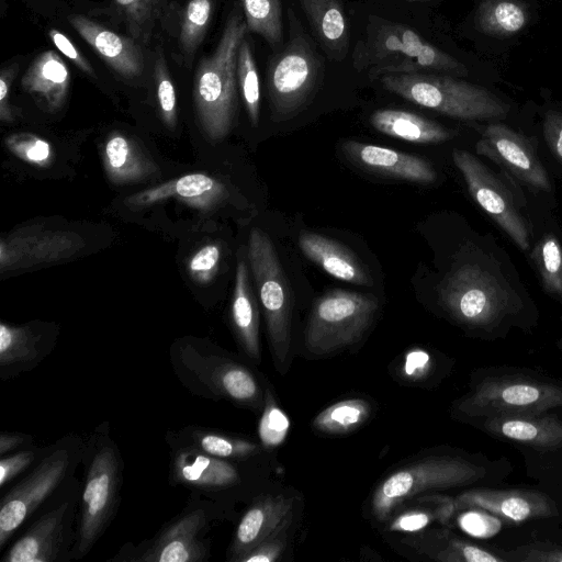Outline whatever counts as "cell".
Here are the masks:
<instances>
[{"label":"cell","instance_id":"d6a6232c","mask_svg":"<svg viewBox=\"0 0 562 562\" xmlns=\"http://www.w3.org/2000/svg\"><path fill=\"white\" fill-rule=\"evenodd\" d=\"M412 546L429 558L443 562H506L502 554L458 538L449 531H430L414 539Z\"/></svg>","mask_w":562,"mask_h":562},{"label":"cell","instance_id":"ffe728a7","mask_svg":"<svg viewBox=\"0 0 562 562\" xmlns=\"http://www.w3.org/2000/svg\"><path fill=\"white\" fill-rule=\"evenodd\" d=\"M169 481L173 485L218 492L237 485L240 475L228 460L210 456L192 446L170 442Z\"/></svg>","mask_w":562,"mask_h":562},{"label":"cell","instance_id":"484cf974","mask_svg":"<svg viewBox=\"0 0 562 562\" xmlns=\"http://www.w3.org/2000/svg\"><path fill=\"white\" fill-rule=\"evenodd\" d=\"M299 246L310 260L329 276L360 285L371 283V278L358 257L340 243L315 233L302 232Z\"/></svg>","mask_w":562,"mask_h":562},{"label":"cell","instance_id":"f546056e","mask_svg":"<svg viewBox=\"0 0 562 562\" xmlns=\"http://www.w3.org/2000/svg\"><path fill=\"white\" fill-rule=\"evenodd\" d=\"M104 167L108 177L115 183L138 182L157 172L146 154L132 138L114 133L104 146Z\"/></svg>","mask_w":562,"mask_h":562},{"label":"cell","instance_id":"60d3db41","mask_svg":"<svg viewBox=\"0 0 562 562\" xmlns=\"http://www.w3.org/2000/svg\"><path fill=\"white\" fill-rule=\"evenodd\" d=\"M113 2L124 16L133 37L146 36L158 14L160 0H113Z\"/></svg>","mask_w":562,"mask_h":562},{"label":"cell","instance_id":"d6986e66","mask_svg":"<svg viewBox=\"0 0 562 562\" xmlns=\"http://www.w3.org/2000/svg\"><path fill=\"white\" fill-rule=\"evenodd\" d=\"M293 518V499L282 494L255 502L244 514L227 550V560H241L257 546L288 530Z\"/></svg>","mask_w":562,"mask_h":562},{"label":"cell","instance_id":"4dcf8cb0","mask_svg":"<svg viewBox=\"0 0 562 562\" xmlns=\"http://www.w3.org/2000/svg\"><path fill=\"white\" fill-rule=\"evenodd\" d=\"M318 41L334 58H341L349 43L348 23L338 0H299Z\"/></svg>","mask_w":562,"mask_h":562},{"label":"cell","instance_id":"9a60e30c","mask_svg":"<svg viewBox=\"0 0 562 562\" xmlns=\"http://www.w3.org/2000/svg\"><path fill=\"white\" fill-rule=\"evenodd\" d=\"M77 494V493H76ZM59 502L45 512L10 547L1 562H57L70 559L75 542L71 531L77 514V496Z\"/></svg>","mask_w":562,"mask_h":562},{"label":"cell","instance_id":"30bf717a","mask_svg":"<svg viewBox=\"0 0 562 562\" xmlns=\"http://www.w3.org/2000/svg\"><path fill=\"white\" fill-rule=\"evenodd\" d=\"M439 295L450 315L467 326L493 334L517 312L509 292L487 271L464 266L442 281Z\"/></svg>","mask_w":562,"mask_h":562},{"label":"cell","instance_id":"277c9868","mask_svg":"<svg viewBox=\"0 0 562 562\" xmlns=\"http://www.w3.org/2000/svg\"><path fill=\"white\" fill-rule=\"evenodd\" d=\"M248 31L245 19L233 13L214 52L203 57L195 71L193 101L200 127L211 140L231 131L237 105V56Z\"/></svg>","mask_w":562,"mask_h":562},{"label":"cell","instance_id":"ab89813d","mask_svg":"<svg viewBox=\"0 0 562 562\" xmlns=\"http://www.w3.org/2000/svg\"><path fill=\"white\" fill-rule=\"evenodd\" d=\"M290 429V419L277 404L269 389L265 392L262 414L258 425L259 439L263 447L274 448L281 445Z\"/></svg>","mask_w":562,"mask_h":562},{"label":"cell","instance_id":"7bdbcfd3","mask_svg":"<svg viewBox=\"0 0 562 562\" xmlns=\"http://www.w3.org/2000/svg\"><path fill=\"white\" fill-rule=\"evenodd\" d=\"M7 147L12 154L37 167H47L53 160L50 145L31 133H16L5 138Z\"/></svg>","mask_w":562,"mask_h":562},{"label":"cell","instance_id":"d590c367","mask_svg":"<svg viewBox=\"0 0 562 562\" xmlns=\"http://www.w3.org/2000/svg\"><path fill=\"white\" fill-rule=\"evenodd\" d=\"M248 31L261 36L271 47L281 44V0H239Z\"/></svg>","mask_w":562,"mask_h":562},{"label":"cell","instance_id":"b9f144b4","mask_svg":"<svg viewBox=\"0 0 562 562\" xmlns=\"http://www.w3.org/2000/svg\"><path fill=\"white\" fill-rule=\"evenodd\" d=\"M154 79L160 116L165 125L172 130L177 125V95L161 52L155 59Z\"/></svg>","mask_w":562,"mask_h":562},{"label":"cell","instance_id":"681fc988","mask_svg":"<svg viewBox=\"0 0 562 562\" xmlns=\"http://www.w3.org/2000/svg\"><path fill=\"white\" fill-rule=\"evenodd\" d=\"M543 135L553 156L562 164V112L548 111L543 119Z\"/></svg>","mask_w":562,"mask_h":562},{"label":"cell","instance_id":"ba28073f","mask_svg":"<svg viewBox=\"0 0 562 562\" xmlns=\"http://www.w3.org/2000/svg\"><path fill=\"white\" fill-rule=\"evenodd\" d=\"M486 475L480 463L459 457L417 460L387 475L374 490L371 510L385 520L403 503L424 493L473 484Z\"/></svg>","mask_w":562,"mask_h":562},{"label":"cell","instance_id":"44dd1931","mask_svg":"<svg viewBox=\"0 0 562 562\" xmlns=\"http://www.w3.org/2000/svg\"><path fill=\"white\" fill-rule=\"evenodd\" d=\"M56 334L36 325L0 324V378L18 376L37 367L53 350Z\"/></svg>","mask_w":562,"mask_h":562},{"label":"cell","instance_id":"f1b7e54d","mask_svg":"<svg viewBox=\"0 0 562 562\" xmlns=\"http://www.w3.org/2000/svg\"><path fill=\"white\" fill-rule=\"evenodd\" d=\"M370 123L382 134L417 144L440 143L452 137V133L437 122L403 110H378L371 114Z\"/></svg>","mask_w":562,"mask_h":562},{"label":"cell","instance_id":"5b68a950","mask_svg":"<svg viewBox=\"0 0 562 562\" xmlns=\"http://www.w3.org/2000/svg\"><path fill=\"white\" fill-rule=\"evenodd\" d=\"M381 83L412 103L459 120H499L509 111L508 104L493 92L452 75H383Z\"/></svg>","mask_w":562,"mask_h":562},{"label":"cell","instance_id":"83f0119b","mask_svg":"<svg viewBox=\"0 0 562 562\" xmlns=\"http://www.w3.org/2000/svg\"><path fill=\"white\" fill-rule=\"evenodd\" d=\"M231 315L243 351L251 361L260 362L259 312L250 286L248 268L243 258L236 268Z\"/></svg>","mask_w":562,"mask_h":562},{"label":"cell","instance_id":"f6af8a7d","mask_svg":"<svg viewBox=\"0 0 562 562\" xmlns=\"http://www.w3.org/2000/svg\"><path fill=\"white\" fill-rule=\"evenodd\" d=\"M221 249L216 244L200 248L189 260L188 270L193 280L209 283L217 271Z\"/></svg>","mask_w":562,"mask_h":562},{"label":"cell","instance_id":"ac0fdd59","mask_svg":"<svg viewBox=\"0 0 562 562\" xmlns=\"http://www.w3.org/2000/svg\"><path fill=\"white\" fill-rule=\"evenodd\" d=\"M458 507H474L512 522L551 518L559 515L557 504L547 494L525 488H474L460 494Z\"/></svg>","mask_w":562,"mask_h":562},{"label":"cell","instance_id":"7dc6e473","mask_svg":"<svg viewBox=\"0 0 562 562\" xmlns=\"http://www.w3.org/2000/svg\"><path fill=\"white\" fill-rule=\"evenodd\" d=\"M436 515L426 508L408 509L397 515L389 526L392 531L415 532L427 527Z\"/></svg>","mask_w":562,"mask_h":562},{"label":"cell","instance_id":"816d5d0a","mask_svg":"<svg viewBox=\"0 0 562 562\" xmlns=\"http://www.w3.org/2000/svg\"><path fill=\"white\" fill-rule=\"evenodd\" d=\"M469 508V510L462 514L459 518L460 527L471 533L484 536L492 531L491 529V519L487 515H485L484 510L474 508V507H463Z\"/></svg>","mask_w":562,"mask_h":562},{"label":"cell","instance_id":"7a4b0ae2","mask_svg":"<svg viewBox=\"0 0 562 562\" xmlns=\"http://www.w3.org/2000/svg\"><path fill=\"white\" fill-rule=\"evenodd\" d=\"M353 67L373 76L439 72L467 76L457 58L425 41L407 25L371 16L355 46Z\"/></svg>","mask_w":562,"mask_h":562},{"label":"cell","instance_id":"d4e9b609","mask_svg":"<svg viewBox=\"0 0 562 562\" xmlns=\"http://www.w3.org/2000/svg\"><path fill=\"white\" fill-rule=\"evenodd\" d=\"M21 85L44 110L56 112L67 99L70 71L55 50H45L31 63Z\"/></svg>","mask_w":562,"mask_h":562},{"label":"cell","instance_id":"5bb4252c","mask_svg":"<svg viewBox=\"0 0 562 562\" xmlns=\"http://www.w3.org/2000/svg\"><path fill=\"white\" fill-rule=\"evenodd\" d=\"M452 158L474 201L507 233L521 250H528V226L504 183L467 150L454 149Z\"/></svg>","mask_w":562,"mask_h":562},{"label":"cell","instance_id":"8992f818","mask_svg":"<svg viewBox=\"0 0 562 562\" xmlns=\"http://www.w3.org/2000/svg\"><path fill=\"white\" fill-rule=\"evenodd\" d=\"M562 407V383L524 372H494L477 379L458 401L471 418L538 416Z\"/></svg>","mask_w":562,"mask_h":562},{"label":"cell","instance_id":"e575fe53","mask_svg":"<svg viewBox=\"0 0 562 562\" xmlns=\"http://www.w3.org/2000/svg\"><path fill=\"white\" fill-rule=\"evenodd\" d=\"M370 404L361 398L336 402L313 419V427L324 434L340 435L359 428L370 416Z\"/></svg>","mask_w":562,"mask_h":562},{"label":"cell","instance_id":"ee69618b","mask_svg":"<svg viewBox=\"0 0 562 562\" xmlns=\"http://www.w3.org/2000/svg\"><path fill=\"white\" fill-rule=\"evenodd\" d=\"M506 562H562V544L535 541L502 551Z\"/></svg>","mask_w":562,"mask_h":562},{"label":"cell","instance_id":"7c38bea8","mask_svg":"<svg viewBox=\"0 0 562 562\" xmlns=\"http://www.w3.org/2000/svg\"><path fill=\"white\" fill-rule=\"evenodd\" d=\"M319 74L321 64L308 40L304 35L293 36L267 69V89L276 121L286 120L303 109Z\"/></svg>","mask_w":562,"mask_h":562},{"label":"cell","instance_id":"52a82bcc","mask_svg":"<svg viewBox=\"0 0 562 562\" xmlns=\"http://www.w3.org/2000/svg\"><path fill=\"white\" fill-rule=\"evenodd\" d=\"M77 438L59 440L47 448L33 469L3 494L0 502V549L57 488L70 479L81 458Z\"/></svg>","mask_w":562,"mask_h":562},{"label":"cell","instance_id":"603a6c76","mask_svg":"<svg viewBox=\"0 0 562 562\" xmlns=\"http://www.w3.org/2000/svg\"><path fill=\"white\" fill-rule=\"evenodd\" d=\"M342 150L355 164L373 172L418 183L437 179L432 166L414 155L355 140L344 143Z\"/></svg>","mask_w":562,"mask_h":562},{"label":"cell","instance_id":"4316f807","mask_svg":"<svg viewBox=\"0 0 562 562\" xmlns=\"http://www.w3.org/2000/svg\"><path fill=\"white\" fill-rule=\"evenodd\" d=\"M225 187L204 173H190L136 193L126 200L134 206H148L172 196L198 207H211L225 195Z\"/></svg>","mask_w":562,"mask_h":562},{"label":"cell","instance_id":"e0dca14e","mask_svg":"<svg viewBox=\"0 0 562 562\" xmlns=\"http://www.w3.org/2000/svg\"><path fill=\"white\" fill-rule=\"evenodd\" d=\"M83 247L72 232L19 231L0 243L1 272L69 258Z\"/></svg>","mask_w":562,"mask_h":562},{"label":"cell","instance_id":"2e32d148","mask_svg":"<svg viewBox=\"0 0 562 562\" xmlns=\"http://www.w3.org/2000/svg\"><path fill=\"white\" fill-rule=\"evenodd\" d=\"M477 154L506 168L513 176L536 190L549 191L551 186L533 145L510 127L493 123L486 126L476 143Z\"/></svg>","mask_w":562,"mask_h":562},{"label":"cell","instance_id":"7402d4cb","mask_svg":"<svg viewBox=\"0 0 562 562\" xmlns=\"http://www.w3.org/2000/svg\"><path fill=\"white\" fill-rule=\"evenodd\" d=\"M67 20L104 63L120 76L137 79L144 74V56L134 40L81 14H71Z\"/></svg>","mask_w":562,"mask_h":562},{"label":"cell","instance_id":"c3c4849f","mask_svg":"<svg viewBox=\"0 0 562 562\" xmlns=\"http://www.w3.org/2000/svg\"><path fill=\"white\" fill-rule=\"evenodd\" d=\"M50 41L56 48L70 61H72L83 72L94 76L93 68L89 60L81 54V52L74 45V43L60 31L50 29L48 32Z\"/></svg>","mask_w":562,"mask_h":562},{"label":"cell","instance_id":"11a10c76","mask_svg":"<svg viewBox=\"0 0 562 562\" xmlns=\"http://www.w3.org/2000/svg\"><path fill=\"white\" fill-rule=\"evenodd\" d=\"M430 358L424 350H414L407 353L404 371L408 376H419L426 373Z\"/></svg>","mask_w":562,"mask_h":562},{"label":"cell","instance_id":"f907efd6","mask_svg":"<svg viewBox=\"0 0 562 562\" xmlns=\"http://www.w3.org/2000/svg\"><path fill=\"white\" fill-rule=\"evenodd\" d=\"M286 531L284 530L278 533L274 537L267 539L257 546L254 550H251L241 562H272L276 561L283 552L285 546V536Z\"/></svg>","mask_w":562,"mask_h":562},{"label":"cell","instance_id":"4fadbf2b","mask_svg":"<svg viewBox=\"0 0 562 562\" xmlns=\"http://www.w3.org/2000/svg\"><path fill=\"white\" fill-rule=\"evenodd\" d=\"M209 516L201 506L187 508L153 538L138 546L121 548L114 561L133 562H202L209 557V544L203 536Z\"/></svg>","mask_w":562,"mask_h":562},{"label":"cell","instance_id":"f5cc1de1","mask_svg":"<svg viewBox=\"0 0 562 562\" xmlns=\"http://www.w3.org/2000/svg\"><path fill=\"white\" fill-rule=\"evenodd\" d=\"M18 71V65L13 64L2 69L0 75V119L2 122L13 121V111L10 105V90Z\"/></svg>","mask_w":562,"mask_h":562},{"label":"cell","instance_id":"6da1fadb","mask_svg":"<svg viewBox=\"0 0 562 562\" xmlns=\"http://www.w3.org/2000/svg\"><path fill=\"white\" fill-rule=\"evenodd\" d=\"M83 486L70 559L85 558L112 522L121 498L123 460L108 423L99 425L81 448Z\"/></svg>","mask_w":562,"mask_h":562},{"label":"cell","instance_id":"db71d44e","mask_svg":"<svg viewBox=\"0 0 562 562\" xmlns=\"http://www.w3.org/2000/svg\"><path fill=\"white\" fill-rule=\"evenodd\" d=\"M33 437L15 431H1L0 435V456L12 453L22 449L31 448Z\"/></svg>","mask_w":562,"mask_h":562},{"label":"cell","instance_id":"9f6ffc18","mask_svg":"<svg viewBox=\"0 0 562 562\" xmlns=\"http://www.w3.org/2000/svg\"><path fill=\"white\" fill-rule=\"evenodd\" d=\"M406 1H417V0H406Z\"/></svg>","mask_w":562,"mask_h":562},{"label":"cell","instance_id":"836d02e7","mask_svg":"<svg viewBox=\"0 0 562 562\" xmlns=\"http://www.w3.org/2000/svg\"><path fill=\"white\" fill-rule=\"evenodd\" d=\"M528 10L520 0H483L476 24L481 32L494 37H509L525 29Z\"/></svg>","mask_w":562,"mask_h":562},{"label":"cell","instance_id":"9c48e42d","mask_svg":"<svg viewBox=\"0 0 562 562\" xmlns=\"http://www.w3.org/2000/svg\"><path fill=\"white\" fill-rule=\"evenodd\" d=\"M248 258L265 315L277 370L283 374L290 363L291 295L276 248L265 232L252 228Z\"/></svg>","mask_w":562,"mask_h":562},{"label":"cell","instance_id":"f35d334b","mask_svg":"<svg viewBox=\"0 0 562 562\" xmlns=\"http://www.w3.org/2000/svg\"><path fill=\"white\" fill-rule=\"evenodd\" d=\"M532 257L546 291L562 297V247L559 240L552 235L543 237Z\"/></svg>","mask_w":562,"mask_h":562},{"label":"cell","instance_id":"bcb514c9","mask_svg":"<svg viewBox=\"0 0 562 562\" xmlns=\"http://www.w3.org/2000/svg\"><path fill=\"white\" fill-rule=\"evenodd\" d=\"M41 456L38 448L31 447L1 457L0 486L3 488L36 462Z\"/></svg>","mask_w":562,"mask_h":562},{"label":"cell","instance_id":"3957f363","mask_svg":"<svg viewBox=\"0 0 562 562\" xmlns=\"http://www.w3.org/2000/svg\"><path fill=\"white\" fill-rule=\"evenodd\" d=\"M169 358L177 379L193 395L254 411L263 407L265 393L254 372L212 344L183 338L171 346Z\"/></svg>","mask_w":562,"mask_h":562},{"label":"cell","instance_id":"74e56055","mask_svg":"<svg viewBox=\"0 0 562 562\" xmlns=\"http://www.w3.org/2000/svg\"><path fill=\"white\" fill-rule=\"evenodd\" d=\"M237 79L248 117L256 126L260 115V83L252 50L246 37L238 49Z\"/></svg>","mask_w":562,"mask_h":562},{"label":"cell","instance_id":"8d00e7d4","mask_svg":"<svg viewBox=\"0 0 562 562\" xmlns=\"http://www.w3.org/2000/svg\"><path fill=\"white\" fill-rule=\"evenodd\" d=\"M213 11L212 0H190L182 13L179 45L183 55L191 57L204 40Z\"/></svg>","mask_w":562,"mask_h":562},{"label":"cell","instance_id":"1f68e13d","mask_svg":"<svg viewBox=\"0 0 562 562\" xmlns=\"http://www.w3.org/2000/svg\"><path fill=\"white\" fill-rule=\"evenodd\" d=\"M169 442L192 446L224 460H246L260 452L254 441L195 426L179 430Z\"/></svg>","mask_w":562,"mask_h":562},{"label":"cell","instance_id":"cb8c5ba5","mask_svg":"<svg viewBox=\"0 0 562 562\" xmlns=\"http://www.w3.org/2000/svg\"><path fill=\"white\" fill-rule=\"evenodd\" d=\"M477 420L484 431L499 439L538 451L562 448V420L548 413L538 416L487 417Z\"/></svg>","mask_w":562,"mask_h":562},{"label":"cell","instance_id":"8fae6325","mask_svg":"<svg viewBox=\"0 0 562 562\" xmlns=\"http://www.w3.org/2000/svg\"><path fill=\"white\" fill-rule=\"evenodd\" d=\"M379 301L371 294L335 289L315 303L305 330L314 355H329L357 342L372 323Z\"/></svg>","mask_w":562,"mask_h":562}]
</instances>
